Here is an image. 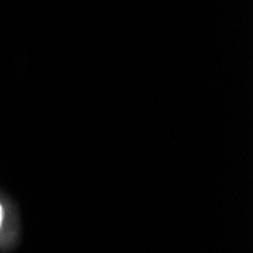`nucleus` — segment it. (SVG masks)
Returning <instances> with one entry per match:
<instances>
[{
  "instance_id": "nucleus-1",
  "label": "nucleus",
  "mask_w": 253,
  "mask_h": 253,
  "mask_svg": "<svg viewBox=\"0 0 253 253\" xmlns=\"http://www.w3.org/2000/svg\"><path fill=\"white\" fill-rule=\"evenodd\" d=\"M6 224V208H5V203L0 199V237L3 234V229Z\"/></svg>"
}]
</instances>
